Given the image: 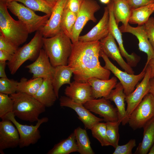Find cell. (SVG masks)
<instances>
[{
    "instance_id": "cell-8",
    "label": "cell",
    "mask_w": 154,
    "mask_h": 154,
    "mask_svg": "<svg viewBox=\"0 0 154 154\" xmlns=\"http://www.w3.org/2000/svg\"><path fill=\"white\" fill-rule=\"evenodd\" d=\"M154 117V97L149 93L129 116L128 123L134 130L143 128Z\"/></svg>"
},
{
    "instance_id": "cell-36",
    "label": "cell",
    "mask_w": 154,
    "mask_h": 154,
    "mask_svg": "<svg viewBox=\"0 0 154 154\" xmlns=\"http://www.w3.org/2000/svg\"><path fill=\"white\" fill-rule=\"evenodd\" d=\"M8 95L0 93V117L2 119L7 114L13 112L14 101Z\"/></svg>"
},
{
    "instance_id": "cell-37",
    "label": "cell",
    "mask_w": 154,
    "mask_h": 154,
    "mask_svg": "<svg viewBox=\"0 0 154 154\" xmlns=\"http://www.w3.org/2000/svg\"><path fill=\"white\" fill-rule=\"evenodd\" d=\"M18 82L7 78L0 79V93L10 95L17 92Z\"/></svg>"
},
{
    "instance_id": "cell-27",
    "label": "cell",
    "mask_w": 154,
    "mask_h": 154,
    "mask_svg": "<svg viewBox=\"0 0 154 154\" xmlns=\"http://www.w3.org/2000/svg\"><path fill=\"white\" fill-rule=\"evenodd\" d=\"M113 2V13L117 24L120 22L126 26L129 21L132 9L127 1L124 0H112Z\"/></svg>"
},
{
    "instance_id": "cell-52",
    "label": "cell",
    "mask_w": 154,
    "mask_h": 154,
    "mask_svg": "<svg viewBox=\"0 0 154 154\" xmlns=\"http://www.w3.org/2000/svg\"><path fill=\"white\" fill-rule=\"evenodd\" d=\"M125 0V1H127V0Z\"/></svg>"
},
{
    "instance_id": "cell-1",
    "label": "cell",
    "mask_w": 154,
    "mask_h": 154,
    "mask_svg": "<svg viewBox=\"0 0 154 154\" xmlns=\"http://www.w3.org/2000/svg\"><path fill=\"white\" fill-rule=\"evenodd\" d=\"M101 50L100 41L72 44L68 65L73 70L74 80L85 82L92 78L109 79L110 71L102 67L99 61Z\"/></svg>"
},
{
    "instance_id": "cell-13",
    "label": "cell",
    "mask_w": 154,
    "mask_h": 154,
    "mask_svg": "<svg viewBox=\"0 0 154 154\" xmlns=\"http://www.w3.org/2000/svg\"><path fill=\"white\" fill-rule=\"evenodd\" d=\"M20 141L18 131L10 120L4 119L0 122V153L3 150L19 146Z\"/></svg>"
},
{
    "instance_id": "cell-3",
    "label": "cell",
    "mask_w": 154,
    "mask_h": 154,
    "mask_svg": "<svg viewBox=\"0 0 154 154\" xmlns=\"http://www.w3.org/2000/svg\"><path fill=\"white\" fill-rule=\"evenodd\" d=\"M43 48L54 67L68 65L72 44L69 37L61 31L52 37H43Z\"/></svg>"
},
{
    "instance_id": "cell-39",
    "label": "cell",
    "mask_w": 154,
    "mask_h": 154,
    "mask_svg": "<svg viewBox=\"0 0 154 154\" xmlns=\"http://www.w3.org/2000/svg\"><path fill=\"white\" fill-rule=\"evenodd\" d=\"M144 25L149 41L154 52V17H149Z\"/></svg>"
},
{
    "instance_id": "cell-31",
    "label": "cell",
    "mask_w": 154,
    "mask_h": 154,
    "mask_svg": "<svg viewBox=\"0 0 154 154\" xmlns=\"http://www.w3.org/2000/svg\"><path fill=\"white\" fill-rule=\"evenodd\" d=\"M43 81L40 78H32L30 80L22 78L18 82L17 92H20L34 96L36 93Z\"/></svg>"
},
{
    "instance_id": "cell-49",
    "label": "cell",
    "mask_w": 154,
    "mask_h": 154,
    "mask_svg": "<svg viewBox=\"0 0 154 154\" xmlns=\"http://www.w3.org/2000/svg\"><path fill=\"white\" fill-rule=\"evenodd\" d=\"M100 1L102 3L107 4H108L110 1V0H100Z\"/></svg>"
},
{
    "instance_id": "cell-30",
    "label": "cell",
    "mask_w": 154,
    "mask_h": 154,
    "mask_svg": "<svg viewBox=\"0 0 154 154\" xmlns=\"http://www.w3.org/2000/svg\"><path fill=\"white\" fill-rule=\"evenodd\" d=\"M152 4L132 9L129 23L138 25H144L154 12Z\"/></svg>"
},
{
    "instance_id": "cell-40",
    "label": "cell",
    "mask_w": 154,
    "mask_h": 154,
    "mask_svg": "<svg viewBox=\"0 0 154 154\" xmlns=\"http://www.w3.org/2000/svg\"><path fill=\"white\" fill-rule=\"evenodd\" d=\"M18 48L6 40L4 36H0V50L6 52L13 55Z\"/></svg>"
},
{
    "instance_id": "cell-18",
    "label": "cell",
    "mask_w": 154,
    "mask_h": 154,
    "mask_svg": "<svg viewBox=\"0 0 154 154\" xmlns=\"http://www.w3.org/2000/svg\"><path fill=\"white\" fill-rule=\"evenodd\" d=\"M100 41L101 49L108 58L116 61L126 72L134 74V72L131 67L123 58L114 38L109 32L106 37Z\"/></svg>"
},
{
    "instance_id": "cell-24",
    "label": "cell",
    "mask_w": 154,
    "mask_h": 154,
    "mask_svg": "<svg viewBox=\"0 0 154 154\" xmlns=\"http://www.w3.org/2000/svg\"><path fill=\"white\" fill-rule=\"evenodd\" d=\"M33 96L46 107L53 106L58 98L54 89L52 80L43 79L42 84Z\"/></svg>"
},
{
    "instance_id": "cell-7",
    "label": "cell",
    "mask_w": 154,
    "mask_h": 154,
    "mask_svg": "<svg viewBox=\"0 0 154 154\" xmlns=\"http://www.w3.org/2000/svg\"><path fill=\"white\" fill-rule=\"evenodd\" d=\"M13 112L7 114L3 119L11 121L17 129L20 136L19 146L21 148L36 144L41 138L40 132L38 128L44 123L48 121V118L44 117L39 119L35 125H23L19 123L15 119Z\"/></svg>"
},
{
    "instance_id": "cell-22",
    "label": "cell",
    "mask_w": 154,
    "mask_h": 154,
    "mask_svg": "<svg viewBox=\"0 0 154 154\" xmlns=\"http://www.w3.org/2000/svg\"><path fill=\"white\" fill-rule=\"evenodd\" d=\"M117 78L113 77L108 80L92 78L87 82L91 87L93 99L104 98L108 99L112 90L117 83Z\"/></svg>"
},
{
    "instance_id": "cell-51",
    "label": "cell",
    "mask_w": 154,
    "mask_h": 154,
    "mask_svg": "<svg viewBox=\"0 0 154 154\" xmlns=\"http://www.w3.org/2000/svg\"><path fill=\"white\" fill-rule=\"evenodd\" d=\"M152 6L153 7V8L154 9V3L152 4Z\"/></svg>"
},
{
    "instance_id": "cell-23",
    "label": "cell",
    "mask_w": 154,
    "mask_h": 154,
    "mask_svg": "<svg viewBox=\"0 0 154 154\" xmlns=\"http://www.w3.org/2000/svg\"><path fill=\"white\" fill-rule=\"evenodd\" d=\"M126 96L123 87L119 82L112 90L108 99L115 103L117 110L118 120L123 125L128 123L129 117L125 108Z\"/></svg>"
},
{
    "instance_id": "cell-45",
    "label": "cell",
    "mask_w": 154,
    "mask_h": 154,
    "mask_svg": "<svg viewBox=\"0 0 154 154\" xmlns=\"http://www.w3.org/2000/svg\"><path fill=\"white\" fill-rule=\"evenodd\" d=\"M147 65L151 68V78L153 77L154 76V56L149 61Z\"/></svg>"
},
{
    "instance_id": "cell-44",
    "label": "cell",
    "mask_w": 154,
    "mask_h": 154,
    "mask_svg": "<svg viewBox=\"0 0 154 154\" xmlns=\"http://www.w3.org/2000/svg\"><path fill=\"white\" fill-rule=\"evenodd\" d=\"M7 63L6 61H0V77L1 78H7L5 69Z\"/></svg>"
},
{
    "instance_id": "cell-4",
    "label": "cell",
    "mask_w": 154,
    "mask_h": 154,
    "mask_svg": "<svg viewBox=\"0 0 154 154\" xmlns=\"http://www.w3.org/2000/svg\"><path fill=\"white\" fill-rule=\"evenodd\" d=\"M14 101L13 112L19 119L30 122L37 121L46 107L33 96L20 92L10 95Z\"/></svg>"
},
{
    "instance_id": "cell-48",
    "label": "cell",
    "mask_w": 154,
    "mask_h": 154,
    "mask_svg": "<svg viewBox=\"0 0 154 154\" xmlns=\"http://www.w3.org/2000/svg\"><path fill=\"white\" fill-rule=\"evenodd\" d=\"M148 153V154H154V143L151 147Z\"/></svg>"
},
{
    "instance_id": "cell-46",
    "label": "cell",
    "mask_w": 154,
    "mask_h": 154,
    "mask_svg": "<svg viewBox=\"0 0 154 154\" xmlns=\"http://www.w3.org/2000/svg\"><path fill=\"white\" fill-rule=\"evenodd\" d=\"M150 90L149 93L154 97V76L151 78L149 80Z\"/></svg>"
},
{
    "instance_id": "cell-28",
    "label": "cell",
    "mask_w": 154,
    "mask_h": 154,
    "mask_svg": "<svg viewBox=\"0 0 154 154\" xmlns=\"http://www.w3.org/2000/svg\"><path fill=\"white\" fill-rule=\"evenodd\" d=\"M78 149L74 132L68 138L56 144L47 154H69L78 152Z\"/></svg>"
},
{
    "instance_id": "cell-50",
    "label": "cell",
    "mask_w": 154,
    "mask_h": 154,
    "mask_svg": "<svg viewBox=\"0 0 154 154\" xmlns=\"http://www.w3.org/2000/svg\"><path fill=\"white\" fill-rule=\"evenodd\" d=\"M3 0L4 1H6V2H8V1H13V0Z\"/></svg>"
},
{
    "instance_id": "cell-5",
    "label": "cell",
    "mask_w": 154,
    "mask_h": 154,
    "mask_svg": "<svg viewBox=\"0 0 154 154\" xmlns=\"http://www.w3.org/2000/svg\"><path fill=\"white\" fill-rule=\"evenodd\" d=\"M43 36L39 31H37L34 36L28 43L18 48L12 59L7 65L12 74L17 72L26 61H35L43 47Z\"/></svg>"
},
{
    "instance_id": "cell-38",
    "label": "cell",
    "mask_w": 154,
    "mask_h": 154,
    "mask_svg": "<svg viewBox=\"0 0 154 154\" xmlns=\"http://www.w3.org/2000/svg\"><path fill=\"white\" fill-rule=\"evenodd\" d=\"M135 140L130 139L127 143L123 145H118L115 148L113 154H131L133 148L136 146Z\"/></svg>"
},
{
    "instance_id": "cell-43",
    "label": "cell",
    "mask_w": 154,
    "mask_h": 154,
    "mask_svg": "<svg viewBox=\"0 0 154 154\" xmlns=\"http://www.w3.org/2000/svg\"><path fill=\"white\" fill-rule=\"evenodd\" d=\"M13 55L4 51L0 50V61H10L12 59Z\"/></svg>"
},
{
    "instance_id": "cell-6",
    "label": "cell",
    "mask_w": 154,
    "mask_h": 154,
    "mask_svg": "<svg viewBox=\"0 0 154 154\" xmlns=\"http://www.w3.org/2000/svg\"><path fill=\"white\" fill-rule=\"evenodd\" d=\"M7 5L8 9L26 26L29 33L40 31L50 16L38 15L33 10L14 0L7 2Z\"/></svg>"
},
{
    "instance_id": "cell-25",
    "label": "cell",
    "mask_w": 154,
    "mask_h": 154,
    "mask_svg": "<svg viewBox=\"0 0 154 154\" xmlns=\"http://www.w3.org/2000/svg\"><path fill=\"white\" fill-rule=\"evenodd\" d=\"M73 70L68 65H61L54 67L52 80L54 89L58 98L60 87L65 84H70Z\"/></svg>"
},
{
    "instance_id": "cell-11",
    "label": "cell",
    "mask_w": 154,
    "mask_h": 154,
    "mask_svg": "<svg viewBox=\"0 0 154 154\" xmlns=\"http://www.w3.org/2000/svg\"><path fill=\"white\" fill-rule=\"evenodd\" d=\"M83 105L91 112L102 117L106 122L119 120L116 108L111 104L109 100L104 98L92 99Z\"/></svg>"
},
{
    "instance_id": "cell-35",
    "label": "cell",
    "mask_w": 154,
    "mask_h": 154,
    "mask_svg": "<svg viewBox=\"0 0 154 154\" xmlns=\"http://www.w3.org/2000/svg\"><path fill=\"white\" fill-rule=\"evenodd\" d=\"M90 130L93 137L98 141L102 146L110 145L106 135V123L99 122Z\"/></svg>"
},
{
    "instance_id": "cell-15",
    "label": "cell",
    "mask_w": 154,
    "mask_h": 154,
    "mask_svg": "<svg viewBox=\"0 0 154 154\" xmlns=\"http://www.w3.org/2000/svg\"><path fill=\"white\" fill-rule=\"evenodd\" d=\"M59 101L60 106L70 108L76 112L79 119L82 122L85 129H91L95 124L104 121L103 118L93 115L83 105L74 102L66 96H61Z\"/></svg>"
},
{
    "instance_id": "cell-26",
    "label": "cell",
    "mask_w": 154,
    "mask_h": 154,
    "mask_svg": "<svg viewBox=\"0 0 154 154\" xmlns=\"http://www.w3.org/2000/svg\"><path fill=\"white\" fill-rule=\"evenodd\" d=\"M143 137L135 152L136 154H147L154 143V117L143 127Z\"/></svg>"
},
{
    "instance_id": "cell-10",
    "label": "cell",
    "mask_w": 154,
    "mask_h": 154,
    "mask_svg": "<svg viewBox=\"0 0 154 154\" xmlns=\"http://www.w3.org/2000/svg\"><path fill=\"white\" fill-rule=\"evenodd\" d=\"M100 56L103 59L105 65L104 67L111 72L119 80L123 86L124 92L126 96L128 95L135 89V87L139 81L143 78L146 68H144L138 74H131L125 71H123L118 68L110 61L109 58L101 49Z\"/></svg>"
},
{
    "instance_id": "cell-16",
    "label": "cell",
    "mask_w": 154,
    "mask_h": 154,
    "mask_svg": "<svg viewBox=\"0 0 154 154\" xmlns=\"http://www.w3.org/2000/svg\"><path fill=\"white\" fill-rule=\"evenodd\" d=\"M26 68L33 74L32 78H40L52 80L54 67L51 64L44 48H42L36 60Z\"/></svg>"
},
{
    "instance_id": "cell-12",
    "label": "cell",
    "mask_w": 154,
    "mask_h": 154,
    "mask_svg": "<svg viewBox=\"0 0 154 154\" xmlns=\"http://www.w3.org/2000/svg\"><path fill=\"white\" fill-rule=\"evenodd\" d=\"M109 13V32L116 39L119 45V48L122 56L126 59L127 63L131 66H137L140 60L139 57L136 54L132 53L129 54L124 48L122 39L121 32L116 21L113 13V2L110 0L107 4Z\"/></svg>"
},
{
    "instance_id": "cell-33",
    "label": "cell",
    "mask_w": 154,
    "mask_h": 154,
    "mask_svg": "<svg viewBox=\"0 0 154 154\" xmlns=\"http://www.w3.org/2000/svg\"><path fill=\"white\" fill-rule=\"evenodd\" d=\"M77 14L64 8L61 23V30L70 38L75 24Z\"/></svg>"
},
{
    "instance_id": "cell-9",
    "label": "cell",
    "mask_w": 154,
    "mask_h": 154,
    "mask_svg": "<svg viewBox=\"0 0 154 154\" xmlns=\"http://www.w3.org/2000/svg\"><path fill=\"white\" fill-rule=\"evenodd\" d=\"M100 8V5L95 0H83L77 14L76 21L70 38L72 43L79 41L80 34L88 22L89 21L96 22L94 13Z\"/></svg>"
},
{
    "instance_id": "cell-47",
    "label": "cell",
    "mask_w": 154,
    "mask_h": 154,
    "mask_svg": "<svg viewBox=\"0 0 154 154\" xmlns=\"http://www.w3.org/2000/svg\"><path fill=\"white\" fill-rule=\"evenodd\" d=\"M54 7L58 0H43Z\"/></svg>"
},
{
    "instance_id": "cell-29",
    "label": "cell",
    "mask_w": 154,
    "mask_h": 154,
    "mask_svg": "<svg viewBox=\"0 0 154 154\" xmlns=\"http://www.w3.org/2000/svg\"><path fill=\"white\" fill-rule=\"evenodd\" d=\"M74 133L78 147V152L80 154H94L86 130L79 127L74 129Z\"/></svg>"
},
{
    "instance_id": "cell-34",
    "label": "cell",
    "mask_w": 154,
    "mask_h": 154,
    "mask_svg": "<svg viewBox=\"0 0 154 154\" xmlns=\"http://www.w3.org/2000/svg\"><path fill=\"white\" fill-rule=\"evenodd\" d=\"M106 135L110 145L115 148L118 145L119 135V126L121 123L119 120L106 122Z\"/></svg>"
},
{
    "instance_id": "cell-42",
    "label": "cell",
    "mask_w": 154,
    "mask_h": 154,
    "mask_svg": "<svg viewBox=\"0 0 154 154\" xmlns=\"http://www.w3.org/2000/svg\"><path fill=\"white\" fill-rule=\"evenodd\" d=\"M127 2L131 9L154 3V0H128Z\"/></svg>"
},
{
    "instance_id": "cell-19",
    "label": "cell",
    "mask_w": 154,
    "mask_h": 154,
    "mask_svg": "<svg viewBox=\"0 0 154 154\" xmlns=\"http://www.w3.org/2000/svg\"><path fill=\"white\" fill-rule=\"evenodd\" d=\"M64 94L74 102L83 105L93 99L92 88L88 82L74 80L66 87Z\"/></svg>"
},
{
    "instance_id": "cell-20",
    "label": "cell",
    "mask_w": 154,
    "mask_h": 154,
    "mask_svg": "<svg viewBox=\"0 0 154 154\" xmlns=\"http://www.w3.org/2000/svg\"><path fill=\"white\" fill-rule=\"evenodd\" d=\"M119 28L121 33H129L137 37L139 41V50L147 55V61L144 67L146 68L149 61L154 56V52L148 38L144 25L134 27L128 23L125 26L122 25Z\"/></svg>"
},
{
    "instance_id": "cell-21",
    "label": "cell",
    "mask_w": 154,
    "mask_h": 154,
    "mask_svg": "<svg viewBox=\"0 0 154 154\" xmlns=\"http://www.w3.org/2000/svg\"><path fill=\"white\" fill-rule=\"evenodd\" d=\"M109 13L107 7L104 8L103 16L98 23L88 32L80 36L78 40L90 42L100 41L106 37L109 33Z\"/></svg>"
},
{
    "instance_id": "cell-32",
    "label": "cell",
    "mask_w": 154,
    "mask_h": 154,
    "mask_svg": "<svg viewBox=\"0 0 154 154\" xmlns=\"http://www.w3.org/2000/svg\"><path fill=\"white\" fill-rule=\"evenodd\" d=\"M23 3L25 6L34 11H39L50 16L53 6L43 0H13Z\"/></svg>"
},
{
    "instance_id": "cell-2",
    "label": "cell",
    "mask_w": 154,
    "mask_h": 154,
    "mask_svg": "<svg viewBox=\"0 0 154 154\" xmlns=\"http://www.w3.org/2000/svg\"><path fill=\"white\" fill-rule=\"evenodd\" d=\"M7 2L0 0V31L7 40L18 48L25 42L29 33L25 25L14 20L9 13Z\"/></svg>"
},
{
    "instance_id": "cell-14",
    "label": "cell",
    "mask_w": 154,
    "mask_h": 154,
    "mask_svg": "<svg viewBox=\"0 0 154 154\" xmlns=\"http://www.w3.org/2000/svg\"><path fill=\"white\" fill-rule=\"evenodd\" d=\"M151 74V68L147 65L145 74L141 81L137 85L136 88L133 92L126 96L125 101L127 104L126 110L129 116L145 96L149 93Z\"/></svg>"
},
{
    "instance_id": "cell-17",
    "label": "cell",
    "mask_w": 154,
    "mask_h": 154,
    "mask_svg": "<svg viewBox=\"0 0 154 154\" xmlns=\"http://www.w3.org/2000/svg\"><path fill=\"white\" fill-rule=\"evenodd\" d=\"M66 1L58 0L54 7L49 19L45 25L39 31L43 37H52L61 31V23Z\"/></svg>"
},
{
    "instance_id": "cell-41",
    "label": "cell",
    "mask_w": 154,
    "mask_h": 154,
    "mask_svg": "<svg viewBox=\"0 0 154 154\" xmlns=\"http://www.w3.org/2000/svg\"><path fill=\"white\" fill-rule=\"evenodd\" d=\"M83 0H67L64 8L77 14Z\"/></svg>"
}]
</instances>
